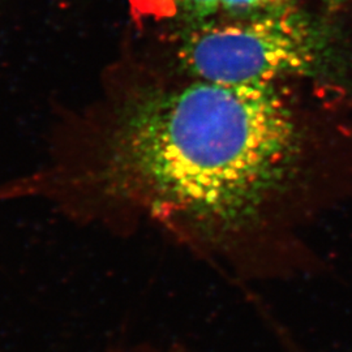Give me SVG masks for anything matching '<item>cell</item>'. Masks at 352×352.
I'll return each mask as SVG.
<instances>
[{"instance_id":"cell-1","label":"cell","mask_w":352,"mask_h":352,"mask_svg":"<svg viewBox=\"0 0 352 352\" xmlns=\"http://www.w3.org/2000/svg\"><path fill=\"white\" fill-rule=\"evenodd\" d=\"M302 151L299 120L272 87L195 80L129 103L93 182L155 217L236 230L285 188Z\"/></svg>"},{"instance_id":"cell-2","label":"cell","mask_w":352,"mask_h":352,"mask_svg":"<svg viewBox=\"0 0 352 352\" xmlns=\"http://www.w3.org/2000/svg\"><path fill=\"white\" fill-rule=\"evenodd\" d=\"M179 58L200 81L272 87L280 77L314 72L322 62V45L295 7L199 23L183 37Z\"/></svg>"},{"instance_id":"cell-3","label":"cell","mask_w":352,"mask_h":352,"mask_svg":"<svg viewBox=\"0 0 352 352\" xmlns=\"http://www.w3.org/2000/svg\"><path fill=\"white\" fill-rule=\"evenodd\" d=\"M151 3L153 8L170 16H179L193 24L210 20V17L221 11V0H144Z\"/></svg>"},{"instance_id":"cell-4","label":"cell","mask_w":352,"mask_h":352,"mask_svg":"<svg viewBox=\"0 0 352 352\" xmlns=\"http://www.w3.org/2000/svg\"><path fill=\"white\" fill-rule=\"evenodd\" d=\"M296 7V0H221V11L230 17L280 12Z\"/></svg>"},{"instance_id":"cell-5","label":"cell","mask_w":352,"mask_h":352,"mask_svg":"<svg viewBox=\"0 0 352 352\" xmlns=\"http://www.w3.org/2000/svg\"><path fill=\"white\" fill-rule=\"evenodd\" d=\"M351 3H352V0H351Z\"/></svg>"}]
</instances>
